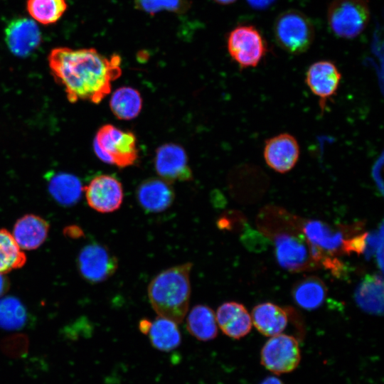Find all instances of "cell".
I'll return each instance as SVG.
<instances>
[{"label":"cell","mask_w":384,"mask_h":384,"mask_svg":"<svg viewBox=\"0 0 384 384\" xmlns=\"http://www.w3.org/2000/svg\"><path fill=\"white\" fill-rule=\"evenodd\" d=\"M121 57L107 58L95 48H56L48 55L55 80L70 102H100L111 91L112 82L122 74Z\"/></svg>","instance_id":"obj_1"},{"label":"cell","mask_w":384,"mask_h":384,"mask_svg":"<svg viewBox=\"0 0 384 384\" xmlns=\"http://www.w3.org/2000/svg\"><path fill=\"white\" fill-rule=\"evenodd\" d=\"M259 216V226L272 237L276 258L282 267L300 272L321 265L324 255L306 238L301 218L276 206L265 208Z\"/></svg>","instance_id":"obj_2"},{"label":"cell","mask_w":384,"mask_h":384,"mask_svg":"<svg viewBox=\"0 0 384 384\" xmlns=\"http://www.w3.org/2000/svg\"><path fill=\"white\" fill-rule=\"evenodd\" d=\"M192 267L191 262L171 267L159 272L150 282L148 297L159 316L177 324L183 321L189 306Z\"/></svg>","instance_id":"obj_3"},{"label":"cell","mask_w":384,"mask_h":384,"mask_svg":"<svg viewBox=\"0 0 384 384\" xmlns=\"http://www.w3.org/2000/svg\"><path fill=\"white\" fill-rule=\"evenodd\" d=\"M93 147L100 160L121 168L134 164L138 158L134 134L112 124H105L99 129Z\"/></svg>","instance_id":"obj_4"},{"label":"cell","mask_w":384,"mask_h":384,"mask_svg":"<svg viewBox=\"0 0 384 384\" xmlns=\"http://www.w3.org/2000/svg\"><path fill=\"white\" fill-rule=\"evenodd\" d=\"M275 41L279 46L292 54L306 52L314 39V27L302 12L289 9L281 13L273 26Z\"/></svg>","instance_id":"obj_5"},{"label":"cell","mask_w":384,"mask_h":384,"mask_svg":"<svg viewBox=\"0 0 384 384\" xmlns=\"http://www.w3.org/2000/svg\"><path fill=\"white\" fill-rule=\"evenodd\" d=\"M328 23L338 37L351 39L360 35L370 20L366 0H334L329 6Z\"/></svg>","instance_id":"obj_6"},{"label":"cell","mask_w":384,"mask_h":384,"mask_svg":"<svg viewBox=\"0 0 384 384\" xmlns=\"http://www.w3.org/2000/svg\"><path fill=\"white\" fill-rule=\"evenodd\" d=\"M227 48L242 69L257 66L267 52L265 38L252 25H240L233 29L227 36Z\"/></svg>","instance_id":"obj_7"},{"label":"cell","mask_w":384,"mask_h":384,"mask_svg":"<svg viewBox=\"0 0 384 384\" xmlns=\"http://www.w3.org/2000/svg\"><path fill=\"white\" fill-rule=\"evenodd\" d=\"M301 351L298 341L292 336H271L260 352L262 365L274 374L292 372L299 365Z\"/></svg>","instance_id":"obj_8"},{"label":"cell","mask_w":384,"mask_h":384,"mask_svg":"<svg viewBox=\"0 0 384 384\" xmlns=\"http://www.w3.org/2000/svg\"><path fill=\"white\" fill-rule=\"evenodd\" d=\"M78 267L84 279L92 283H99L115 273L118 259L105 245L94 242L81 250L78 257Z\"/></svg>","instance_id":"obj_9"},{"label":"cell","mask_w":384,"mask_h":384,"mask_svg":"<svg viewBox=\"0 0 384 384\" xmlns=\"http://www.w3.org/2000/svg\"><path fill=\"white\" fill-rule=\"evenodd\" d=\"M341 74L337 66L329 60H319L311 64L306 73L305 82L311 92L319 98L324 112L327 102L338 89Z\"/></svg>","instance_id":"obj_10"},{"label":"cell","mask_w":384,"mask_h":384,"mask_svg":"<svg viewBox=\"0 0 384 384\" xmlns=\"http://www.w3.org/2000/svg\"><path fill=\"white\" fill-rule=\"evenodd\" d=\"M84 191L87 204L95 210L103 213L117 210L124 198L121 183L110 175L93 178Z\"/></svg>","instance_id":"obj_11"},{"label":"cell","mask_w":384,"mask_h":384,"mask_svg":"<svg viewBox=\"0 0 384 384\" xmlns=\"http://www.w3.org/2000/svg\"><path fill=\"white\" fill-rule=\"evenodd\" d=\"M264 158L267 166L276 172L287 173L297 164L300 149L296 138L282 133L266 140Z\"/></svg>","instance_id":"obj_12"},{"label":"cell","mask_w":384,"mask_h":384,"mask_svg":"<svg viewBox=\"0 0 384 384\" xmlns=\"http://www.w3.org/2000/svg\"><path fill=\"white\" fill-rule=\"evenodd\" d=\"M155 168L157 174L169 183L189 181L192 177L186 151L176 144H164L156 149Z\"/></svg>","instance_id":"obj_13"},{"label":"cell","mask_w":384,"mask_h":384,"mask_svg":"<svg viewBox=\"0 0 384 384\" xmlns=\"http://www.w3.org/2000/svg\"><path fill=\"white\" fill-rule=\"evenodd\" d=\"M5 38L10 51L18 57L29 55L40 45L41 34L36 21L28 18H17L5 29Z\"/></svg>","instance_id":"obj_14"},{"label":"cell","mask_w":384,"mask_h":384,"mask_svg":"<svg viewBox=\"0 0 384 384\" xmlns=\"http://www.w3.org/2000/svg\"><path fill=\"white\" fill-rule=\"evenodd\" d=\"M302 230L307 240L324 255L343 253L345 235L339 229L316 220H302Z\"/></svg>","instance_id":"obj_15"},{"label":"cell","mask_w":384,"mask_h":384,"mask_svg":"<svg viewBox=\"0 0 384 384\" xmlns=\"http://www.w3.org/2000/svg\"><path fill=\"white\" fill-rule=\"evenodd\" d=\"M140 206L149 213H159L169 208L174 201V191L169 182L151 178L143 181L137 190Z\"/></svg>","instance_id":"obj_16"},{"label":"cell","mask_w":384,"mask_h":384,"mask_svg":"<svg viewBox=\"0 0 384 384\" xmlns=\"http://www.w3.org/2000/svg\"><path fill=\"white\" fill-rule=\"evenodd\" d=\"M217 324L228 336L239 339L251 330L252 319L245 307L235 302L221 304L215 313Z\"/></svg>","instance_id":"obj_17"},{"label":"cell","mask_w":384,"mask_h":384,"mask_svg":"<svg viewBox=\"0 0 384 384\" xmlns=\"http://www.w3.org/2000/svg\"><path fill=\"white\" fill-rule=\"evenodd\" d=\"M49 230L46 220L33 214L20 218L14 225L13 237L21 250L38 248L46 240Z\"/></svg>","instance_id":"obj_18"},{"label":"cell","mask_w":384,"mask_h":384,"mask_svg":"<svg viewBox=\"0 0 384 384\" xmlns=\"http://www.w3.org/2000/svg\"><path fill=\"white\" fill-rule=\"evenodd\" d=\"M252 323L262 334L273 336L280 334L288 321L287 312L270 302L260 304L252 311Z\"/></svg>","instance_id":"obj_19"},{"label":"cell","mask_w":384,"mask_h":384,"mask_svg":"<svg viewBox=\"0 0 384 384\" xmlns=\"http://www.w3.org/2000/svg\"><path fill=\"white\" fill-rule=\"evenodd\" d=\"M355 300L366 313L382 315L383 313V279L379 274H368L356 287Z\"/></svg>","instance_id":"obj_20"},{"label":"cell","mask_w":384,"mask_h":384,"mask_svg":"<svg viewBox=\"0 0 384 384\" xmlns=\"http://www.w3.org/2000/svg\"><path fill=\"white\" fill-rule=\"evenodd\" d=\"M186 328L191 336L198 341L213 340L218 334L215 312L204 304L194 306L187 316Z\"/></svg>","instance_id":"obj_21"},{"label":"cell","mask_w":384,"mask_h":384,"mask_svg":"<svg viewBox=\"0 0 384 384\" xmlns=\"http://www.w3.org/2000/svg\"><path fill=\"white\" fill-rule=\"evenodd\" d=\"M327 289L324 282L317 277L310 276L298 281L292 289L294 302L303 309H316L321 306L326 296Z\"/></svg>","instance_id":"obj_22"},{"label":"cell","mask_w":384,"mask_h":384,"mask_svg":"<svg viewBox=\"0 0 384 384\" xmlns=\"http://www.w3.org/2000/svg\"><path fill=\"white\" fill-rule=\"evenodd\" d=\"M147 335L152 346L164 352L174 350L181 342L178 324L160 316L151 322Z\"/></svg>","instance_id":"obj_23"},{"label":"cell","mask_w":384,"mask_h":384,"mask_svg":"<svg viewBox=\"0 0 384 384\" xmlns=\"http://www.w3.org/2000/svg\"><path fill=\"white\" fill-rule=\"evenodd\" d=\"M48 191L60 205L72 206L79 201L83 188L80 181L75 176L58 173L49 179Z\"/></svg>","instance_id":"obj_24"},{"label":"cell","mask_w":384,"mask_h":384,"mask_svg":"<svg viewBox=\"0 0 384 384\" xmlns=\"http://www.w3.org/2000/svg\"><path fill=\"white\" fill-rule=\"evenodd\" d=\"M110 106L118 119L129 120L139 115L142 107V99L137 90L124 86L112 93Z\"/></svg>","instance_id":"obj_25"},{"label":"cell","mask_w":384,"mask_h":384,"mask_svg":"<svg viewBox=\"0 0 384 384\" xmlns=\"http://www.w3.org/2000/svg\"><path fill=\"white\" fill-rule=\"evenodd\" d=\"M26 257L12 234L0 229V272L6 273L23 266Z\"/></svg>","instance_id":"obj_26"},{"label":"cell","mask_w":384,"mask_h":384,"mask_svg":"<svg viewBox=\"0 0 384 384\" xmlns=\"http://www.w3.org/2000/svg\"><path fill=\"white\" fill-rule=\"evenodd\" d=\"M67 9L65 0H28L27 10L30 16L43 24L55 23Z\"/></svg>","instance_id":"obj_27"},{"label":"cell","mask_w":384,"mask_h":384,"mask_svg":"<svg viewBox=\"0 0 384 384\" xmlns=\"http://www.w3.org/2000/svg\"><path fill=\"white\" fill-rule=\"evenodd\" d=\"M26 321L24 306L16 298L6 297L0 299V327L6 330L22 328Z\"/></svg>","instance_id":"obj_28"},{"label":"cell","mask_w":384,"mask_h":384,"mask_svg":"<svg viewBox=\"0 0 384 384\" xmlns=\"http://www.w3.org/2000/svg\"><path fill=\"white\" fill-rule=\"evenodd\" d=\"M134 4L137 9L150 15L164 11L181 14L190 7L187 0H134Z\"/></svg>","instance_id":"obj_29"},{"label":"cell","mask_w":384,"mask_h":384,"mask_svg":"<svg viewBox=\"0 0 384 384\" xmlns=\"http://www.w3.org/2000/svg\"><path fill=\"white\" fill-rule=\"evenodd\" d=\"M275 0H247L250 6L255 9H265L272 5Z\"/></svg>","instance_id":"obj_30"},{"label":"cell","mask_w":384,"mask_h":384,"mask_svg":"<svg viewBox=\"0 0 384 384\" xmlns=\"http://www.w3.org/2000/svg\"><path fill=\"white\" fill-rule=\"evenodd\" d=\"M382 164L383 159L381 157L380 159H378L373 169V176H374V179L375 183H377L378 187L380 189L381 193L383 192V183L380 177L378 176V173L380 172V169L382 166Z\"/></svg>","instance_id":"obj_31"},{"label":"cell","mask_w":384,"mask_h":384,"mask_svg":"<svg viewBox=\"0 0 384 384\" xmlns=\"http://www.w3.org/2000/svg\"><path fill=\"white\" fill-rule=\"evenodd\" d=\"M151 321L148 319H142L139 321V328L142 333L144 334H147L151 326Z\"/></svg>","instance_id":"obj_32"},{"label":"cell","mask_w":384,"mask_h":384,"mask_svg":"<svg viewBox=\"0 0 384 384\" xmlns=\"http://www.w3.org/2000/svg\"><path fill=\"white\" fill-rule=\"evenodd\" d=\"M9 283L3 273L0 272V297L2 296L8 289Z\"/></svg>","instance_id":"obj_33"},{"label":"cell","mask_w":384,"mask_h":384,"mask_svg":"<svg viewBox=\"0 0 384 384\" xmlns=\"http://www.w3.org/2000/svg\"><path fill=\"white\" fill-rule=\"evenodd\" d=\"M260 384H284L282 380L276 376H268L265 378Z\"/></svg>","instance_id":"obj_34"},{"label":"cell","mask_w":384,"mask_h":384,"mask_svg":"<svg viewBox=\"0 0 384 384\" xmlns=\"http://www.w3.org/2000/svg\"><path fill=\"white\" fill-rule=\"evenodd\" d=\"M215 2L220 4H230L235 2L236 0H214Z\"/></svg>","instance_id":"obj_35"}]
</instances>
